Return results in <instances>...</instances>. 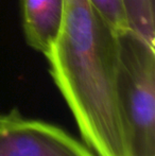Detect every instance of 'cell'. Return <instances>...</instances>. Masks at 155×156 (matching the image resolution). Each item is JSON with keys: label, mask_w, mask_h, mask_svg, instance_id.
Masks as SVG:
<instances>
[{"label": "cell", "mask_w": 155, "mask_h": 156, "mask_svg": "<svg viewBox=\"0 0 155 156\" xmlns=\"http://www.w3.org/2000/svg\"><path fill=\"white\" fill-rule=\"evenodd\" d=\"M0 156H95L55 125L12 113L0 126Z\"/></svg>", "instance_id": "3"}, {"label": "cell", "mask_w": 155, "mask_h": 156, "mask_svg": "<svg viewBox=\"0 0 155 156\" xmlns=\"http://www.w3.org/2000/svg\"><path fill=\"white\" fill-rule=\"evenodd\" d=\"M117 90L132 156H155V44L118 33Z\"/></svg>", "instance_id": "2"}, {"label": "cell", "mask_w": 155, "mask_h": 156, "mask_svg": "<svg viewBox=\"0 0 155 156\" xmlns=\"http://www.w3.org/2000/svg\"><path fill=\"white\" fill-rule=\"evenodd\" d=\"M131 29L155 44V0H124Z\"/></svg>", "instance_id": "5"}, {"label": "cell", "mask_w": 155, "mask_h": 156, "mask_svg": "<svg viewBox=\"0 0 155 156\" xmlns=\"http://www.w3.org/2000/svg\"><path fill=\"white\" fill-rule=\"evenodd\" d=\"M45 58L85 142L99 156H132L117 90L118 33L91 0H64L60 33Z\"/></svg>", "instance_id": "1"}, {"label": "cell", "mask_w": 155, "mask_h": 156, "mask_svg": "<svg viewBox=\"0 0 155 156\" xmlns=\"http://www.w3.org/2000/svg\"><path fill=\"white\" fill-rule=\"evenodd\" d=\"M26 43L47 55L60 33L64 0H19Z\"/></svg>", "instance_id": "4"}, {"label": "cell", "mask_w": 155, "mask_h": 156, "mask_svg": "<svg viewBox=\"0 0 155 156\" xmlns=\"http://www.w3.org/2000/svg\"><path fill=\"white\" fill-rule=\"evenodd\" d=\"M11 116H12V113L9 114V115H1V114H0V126L5 123V122L11 118Z\"/></svg>", "instance_id": "6"}]
</instances>
